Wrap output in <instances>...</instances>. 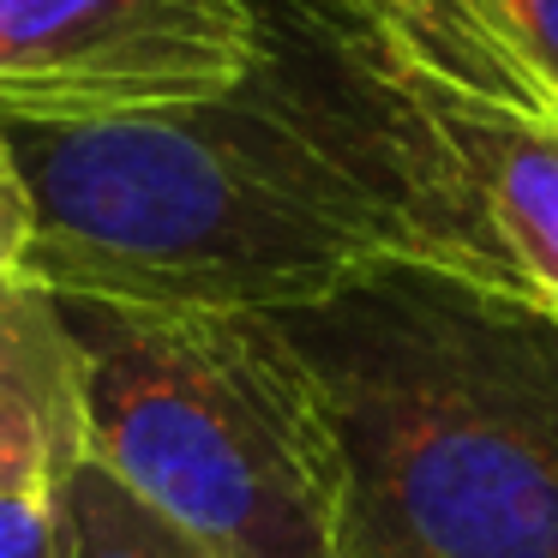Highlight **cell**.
Masks as SVG:
<instances>
[{
	"label": "cell",
	"instance_id": "obj_1",
	"mask_svg": "<svg viewBox=\"0 0 558 558\" xmlns=\"http://www.w3.org/2000/svg\"><path fill=\"white\" fill-rule=\"evenodd\" d=\"M282 330L349 457V558H558V313L378 265Z\"/></svg>",
	"mask_w": 558,
	"mask_h": 558
},
{
	"label": "cell",
	"instance_id": "obj_2",
	"mask_svg": "<svg viewBox=\"0 0 558 558\" xmlns=\"http://www.w3.org/2000/svg\"><path fill=\"white\" fill-rule=\"evenodd\" d=\"M61 301L301 313L390 265L330 162L253 90L97 121H0Z\"/></svg>",
	"mask_w": 558,
	"mask_h": 558
},
{
	"label": "cell",
	"instance_id": "obj_3",
	"mask_svg": "<svg viewBox=\"0 0 558 558\" xmlns=\"http://www.w3.org/2000/svg\"><path fill=\"white\" fill-rule=\"evenodd\" d=\"M85 457L217 558H349V457L282 318L66 301Z\"/></svg>",
	"mask_w": 558,
	"mask_h": 558
},
{
	"label": "cell",
	"instance_id": "obj_4",
	"mask_svg": "<svg viewBox=\"0 0 558 558\" xmlns=\"http://www.w3.org/2000/svg\"><path fill=\"white\" fill-rule=\"evenodd\" d=\"M253 19L258 66L246 90L330 162L373 217L390 265L522 294L438 126L433 85L342 0H253Z\"/></svg>",
	"mask_w": 558,
	"mask_h": 558
},
{
	"label": "cell",
	"instance_id": "obj_5",
	"mask_svg": "<svg viewBox=\"0 0 558 558\" xmlns=\"http://www.w3.org/2000/svg\"><path fill=\"white\" fill-rule=\"evenodd\" d=\"M253 66V0H0V121L217 102Z\"/></svg>",
	"mask_w": 558,
	"mask_h": 558
},
{
	"label": "cell",
	"instance_id": "obj_6",
	"mask_svg": "<svg viewBox=\"0 0 558 558\" xmlns=\"http://www.w3.org/2000/svg\"><path fill=\"white\" fill-rule=\"evenodd\" d=\"M433 109L517 289L558 313V121L445 90H433Z\"/></svg>",
	"mask_w": 558,
	"mask_h": 558
},
{
	"label": "cell",
	"instance_id": "obj_7",
	"mask_svg": "<svg viewBox=\"0 0 558 558\" xmlns=\"http://www.w3.org/2000/svg\"><path fill=\"white\" fill-rule=\"evenodd\" d=\"M361 13L433 90L462 102L541 114L558 121V102L541 90V78L522 66V54L505 43V31L486 19L481 0H342Z\"/></svg>",
	"mask_w": 558,
	"mask_h": 558
},
{
	"label": "cell",
	"instance_id": "obj_8",
	"mask_svg": "<svg viewBox=\"0 0 558 558\" xmlns=\"http://www.w3.org/2000/svg\"><path fill=\"white\" fill-rule=\"evenodd\" d=\"M0 397L25 402L73 457H85V349L66 301L25 270L0 277Z\"/></svg>",
	"mask_w": 558,
	"mask_h": 558
},
{
	"label": "cell",
	"instance_id": "obj_9",
	"mask_svg": "<svg viewBox=\"0 0 558 558\" xmlns=\"http://www.w3.org/2000/svg\"><path fill=\"white\" fill-rule=\"evenodd\" d=\"M66 522V558H217L205 541L174 529L162 510L126 493L102 462H73L54 486Z\"/></svg>",
	"mask_w": 558,
	"mask_h": 558
},
{
	"label": "cell",
	"instance_id": "obj_10",
	"mask_svg": "<svg viewBox=\"0 0 558 558\" xmlns=\"http://www.w3.org/2000/svg\"><path fill=\"white\" fill-rule=\"evenodd\" d=\"M73 462L85 457H73L25 402L0 397V493H49L66 481Z\"/></svg>",
	"mask_w": 558,
	"mask_h": 558
},
{
	"label": "cell",
	"instance_id": "obj_11",
	"mask_svg": "<svg viewBox=\"0 0 558 558\" xmlns=\"http://www.w3.org/2000/svg\"><path fill=\"white\" fill-rule=\"evenodd\" d=\"M481 7L522 54V66L541 78V90L558 102V0H481Z\"/></svg>",
	"mask_w": 558,
	"mask_h": 558
},
{
	"label": "cell",
	"instance_id": "obj_12",
	"mask_svg": "<svg viewBox=\"0 0 558 558\" xmlns=\"http://www.w3.org/2000/svg\"><path fill=\"white\" fill-rule=\"evenodd\" d=\"M0 558H66V522L54 486L0 493Z\"/></svg>",
	"mask_w": 558,
	"mask_h": 558
},
{
	"label": "cell",
	"instance_id": "obj_13",
	"mask_svg": "<svg viewBox=\"0 0 558 558\" xmlns=\"http://www.w3.org/2000/svg\"><path fill=\"white\" fill-rule=\"evenodd\" d=\"M31 234H37V210H31L25 174H19V162H13L7 126H0V277H7V270H25Z\"/></svg>",
	"mask_w": 558,
	"mask_h": 558
}]
</instances>
